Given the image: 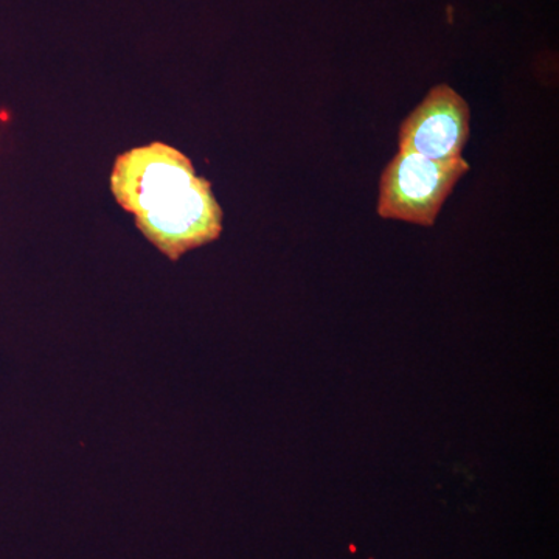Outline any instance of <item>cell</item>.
Wrapping results in <instances>:
<instances>
[{
	"label": "cell",
	"instance_id": "cell-1",
	"mask_svg": "<svg viewBox=\"0 0 559 559\" xmlns=\"http://www.w3.org/2000/svg\"><path fill=\"white\" fill-rule=\"evenodd\" d=\"M110 190L135 226L171 261L218 240L223 210L212 183L194 171L179 150L154 142L120 154L110 175Z\"/></svg>",
	"mask_w": 559,
	"mask_h": 559
},
{
	"label": "cell",
	"instance_id": "cell-2",
	"mask_svg": "<svg viewBox=\"0 0 559 559\" xmlns=\"http://www.w3.org/2000/svg\"><path fill=\"white\" fill-rule=\"evenodd\" d=\"M469 170L463 157L429 160L399 151L381 175L378 215L432 227L452 190Z\"/></svg>",
	"mask_w": 559,
	"mask_h": 559
},
{
	"label": "cell",
	"instance_id": "cell-3",
	"mask_svg": "<svg viewBox=\"0 0 559 559\" xmlns=\"http://www.w3.org/2000/svg\"><path fill=\"white\" fill-rule=\"evenodd\" d=\"M469 121L465 98L448 84H437L401 123L400 153L429 160L457 159L468 143Z\"/></svg>",
	"mask_w": 559,
	"mask_h": 559
}]
</instances>
